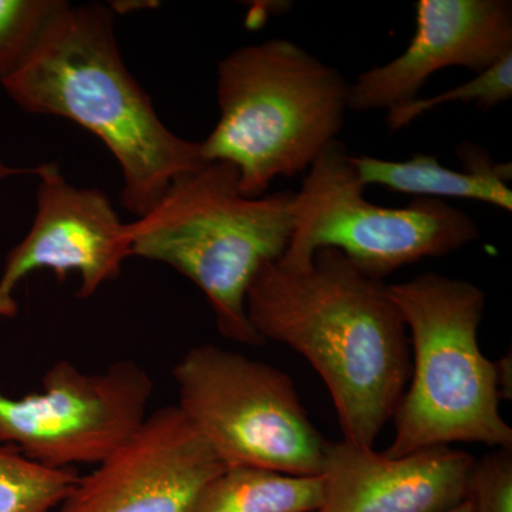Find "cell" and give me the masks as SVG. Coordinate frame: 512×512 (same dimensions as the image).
Wrapping results in <instances>:
<instances>
[{
	"label": "cell",
	"instance_id": "cell-20",
	"mask_svg": "<svg viewBox=\"0 0 512 512\" xmlns=\"http://www.w3.org/2000/svg\"><path fill=\"white\" fill-rule=\"evenodd\" d=\"M440 512H473V508H471L470 501L464 500L461 501L460 504L454 505V507L448 508V510Z\"/></svg>",
	"mask_w": 512,
	"mask_h": 512
},
{
	"label": "cell",
	"instance_id": "cell-12",
	"mask_svg": "<svg viewBox=\"0 0 512 512\" xmlns=\"http://www.w3.org/2000/svg\"><path fill=\"white\" fill-rule=\"evenodd\" d=\"M476 458L450 446L390 457L342 440L329 444L318 512H440L466 500Z\"/></svg>",
	"mask_w": 512,
	"mask_h": 512
},
{
	"label": "cell",
	"instance_id": "cell-14",
	"mask_svg": "<svg viewBox=\"0 0 512 512\" xmlns=\"http://www.w3.org/2000/svg\"><path fill=\"white\" fill-rule=\"evenodd\" d=\"M322 476H289L256 467H225L188 512H318Z\"/></svg>",
	"mask_w": 512,
	"mask_h": 512
},
{
	"label": "cell",
	"instance_id": "cell-3",
	"mask_svg": "<svg viewBox=\"0 0 512 512\" xmlns=\"http://www.w3.org/2000/svg\"><path fill=\"white\" fill-rule=\"evenodd\" d=\"M293 195L245 197L231 164H201L127 224L131 256L171 266L190 279L210 302L224 338L262 345L249 323L247 295L261 269L288 248Z\"/></svg>",
	"mask_w": 512,
	"mask_h": 512
},
{
	"label": "cell",
	"instance_id": "cell-10",
	"mask_svg": "<svg viewBox=\"0 0 512 512\" xmlns=\"http://www.w3.org/2000/svg\"><path fill=\"white\" fill-rule=\"evenodd\" d=\"M224 463L180 407L148 414L137 433L79 477L55 512H188Z\"/></svg>",
	"mask_w": 512,
	"mask_h": 512
},
{
	"label": "cell",
	"instance_id": "cell-7",
	"mask_svg": "<svg viewBox=\"0 0 512 512\" xmlns=\"http://www.w3.org/2000/svg\"><path fill=\"white\" fill-rule=\"evenodd\" d=\"M352 154L336 140L311 165L292 202V235L284 255L311 258L338 249L363 272L383 281L402 266L441 258L476 241V222L460 208L433 198L387 208L365 198Z\"/></svg>",
	"mask_w": 512,
	"mask_h": 512
},
{
	"label": "cell",
	"instance_id": "cell-6",
	"mask_svg": "<svg viewBox=\"0 0 512 512\" xmlns=\"http://www.w3.org/2000/svg\"><path fill=\"white\" fill-rule=\"evenodd\" d=\"M180 407L225 467L322 476L328 441L291 377L215 345L188 350L174 366Z\"/></svg>",
	"mask_w": 512,
	"mask_h": 512
},
{
	"label": "cell",
	"instance_id": "cell-4",
	"mask_svg": "<svg viewBox=\"0 0 512 512\" xmlns=\"http://www.w3.org/2000/svg\"><path fill=\"white\" fill-rule=\"evenodd\" d=\"M348 93L338 69L292 40L241 47L218 63L220 119L201 158L231 164L242 194L264 197L276 178L305 173L338 140Z\"/></svg>",
	"mask_w": 512,
	"mask_h": 512
},
{
	"label": "cell",
	"instance_id": "cell-18",
	"mask_svg": "<svg viewBox=\"0 0 512 512\" xmlns=\"http://www.w3.org/2000/svg\"><path fill=\"white\" fill-rule=\"evenodd\" d=\"M466 500L473 512H512L511 450L497 448L481 460H474Z\"/></svg>",
	"mask_w": 512,
	"mask_h": 512
},
{
	"label": "cell",
	"instance_id": "cell-5",
	"mask_svg": "<svg viewBox=\"0 0 512 512\" xmlns=\"http://www.w3.org/2000/svg\"><path fill=\"white\" fill-rule=\"evenodd\" d=\"M413 349L412 375L384 453L402 457L424 448L480 443L512 450V429L500 412L498 363L478 345L485 293L473 282L421 274L387 285Z\"/></svg>",
	"mask_w": 512,
	"mask_h": 512
},
{
	"label": "cell",
	"instance_id": "cell-13",
	"mask_svg": "<svg viewBox=\"0 0 512 512\" xmlns=\"http://www.w3.org/2000/svg\"><path fill=\"white\" fill-rule=\"evenodd\" d=\"M457 157L464 171L444 167L439 157L416 154L406 161H389L369 156H350L362 184L382 185L390 191L417 198H460L485 202L507 212L512 210L511 164L495 163L476 144L463 143Z\"/></svg>",
	"mask_w": 512,
	"mask_h": 512
},
{
	"label": "cell",
	"instance_id": "cell-1",
	"mask_svg": "<svg viewBox=\"0 0 512 512\" xmlns=\"http://www.w3.org/2000/svg\"><path fill=\"white\" fill-rule=\"evenodd\" d=\"M247 315L259 338L305 357L328 387L343 433L373 447L402 402L412 352L402 313L380 279L342 252L282 255L256 275Z\"/></svg>",
	"mask_w": 512,
	"mask_h": 512
},
{
	"label": "cell",
	"instance_id": "cell-2",
	"mask_svg": "<svg viewBox=\"0 0 512 512\" xmlns=\"http://www.w3.org/2000/svg\"><path fill=\"white\" fill-rule=\"evenodd\" d=\"M113 18L109 6L69 3L2 86L20 109L73 121L99 138L123 174L121 205L141 217L205 161L201 144L165 126L128 72Z\"/></svg>",
	"mask_w": 512,
	"mask_h": 512
},
{
	"label": "cell",
	"instance_id": "cell-8",
	"mask_svg": "<svg viewBox=\"0 0 512 512\" xmlns=\"http://www.w3.org/2000/svg\"><path fill=\"white\" fill-rule=\"evenodd\" d=\"M154 389L134 360H117L100 373L57 360L43 377V392L20 399L0 392V444L50 468L99 466L143 426Z\"/></svg>",
	"mask_w": 512,
	"mask_h": 512
},
{
	"label": "cell",
	"instance_id": "cell-16",
	"mask_svg": "<svg viewBox=\"0 0 512 512\" xmlns=\"http://www.w3.org/2000/svg\"><path fill=\"white\" fill-rule=\"evenodd\" d=\"M67 5L64 0H0V83L25 63Z\"/></svg>",
	"mask_w": 512,
	"mask_h": 512
},
{
	"label": "cell",
	"instance_id": "cell-19",
	"mask_svg": "<svg viewBox=\"0 0 512 512\" xmlns=\"http://www.w3.org/2000/svg\"><path fill=\"white\" fill-rule=\"evenodd\" d=\"M23 174H35V167H32V168L10 167V165L3 163L2 158H0V180H5V178H10V177H18V175H23Z\"/></svg>",
	"mask_w": 512,
	"mask_h": 512
},
{
	"label": "cell",
	"instance_id": "cell-15",
	"mask_svg": "<svg viewBox=\"0 0 512 512\" xmlns=\"http://www.w3.org/2000/svg\"><path fill=\"white\" fill-rule=\"evenodd\" d=\"M79 477L74 468L42 466L0 444V512H55Z\"/></svg>",
	"mask_w": 512,
	"mask_h": 512
},
{
	"label": "cell",
	"instance_id": "cell-17",
	"mask_svg": "<svg viewBox=\"0 0 512 512\" xmlns=\"http://www.w3.org/2000/svg\"><path fill=\"white\" fill-rule=\"evenodd\" d=\"M512 97V53L498 60L493 66L477 73L470 82L429 97L410 101L404 106L387 111L386 124L390 131L409 126L414 120L448 103H474L477 109L490 110Z\"/></svg>",
	"mask_w": 512,
	"mask_h": 512
},
{
	"label": "cell",
	"instance_id": "cell-11",
	"mask_svg": "<svg viewBox=\"0 0 512 512\" xmlns=\"http://www.w3.org/2000/svg\"><path fill=\"white\" fill-rule=\"evenodd\" d=\"M416 30L402 55L349 84L353 111L393 110L419 97L446 67L481 73L512 53V6L507 0H419Z\"/></svg>",
	"mask_w": 512,
	"mask_h": 512
},
{
	"label": "cell",
	"instance_id": "cell-9",
	"mask_svg": "<svg viewBox=\"0 0 512 512\" xmlns=\"http://www.w3.org/2000/svg\"><path fill=\"white\" fill-rule=\"evenodd\" d=\"M35 175L32 227L10 249L0 276V320L16 316V288L33 272L52 271L59 281L77 272V298L87 299L116 281L131 256L127 224L104 192L69 183L56 163L37 165Z\"/></svg>",
	"mask_w": 512,
	"mask_h": 512
}]
</instances>
